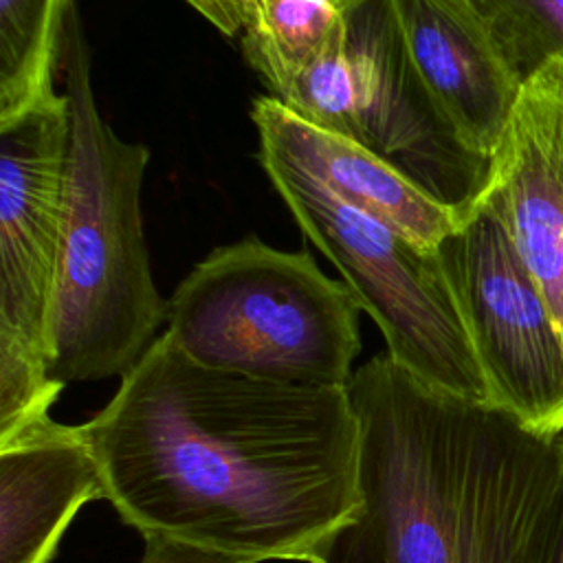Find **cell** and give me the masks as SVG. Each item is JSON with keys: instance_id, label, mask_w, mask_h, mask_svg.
Returning <instances> with one entry per match:
<instances>
[{"instance_id": "6da1fadb", "label": "cell", "mask_w": 563, "mask_h": 563, "mask_svg": "<svg viewBox=\"0 0 563 563\" xmlns=\"http://www.w3.org/2000/svg\"><path fill=\"white\" fill-rule=\"evenodd\" d=\"M81 431L106 499L141 537L306 563L361 501L347 387L213 369L165 332Z\"/></svg>"}, {"instance_id": "7a4b0ae2", "label": "cell", "mask_w": 563, "mask_h": 563, "mask_svg": "<svg viewBox=\"0 0 563 563\" xmlns=\"http://www.w3.org/2000/svg\"><path fill=\"white\" fill-rule=\"evenodd\" d=\"M358 508L306 563H543L563 433L438 391L387 352L354 369Z\"/></svg>"}, {"instance_id": "3957f363", "label": "cell", "mask_w": 563, "mask_h": 563, "mask_svg": "<svg viewBox=\"0 0 563 563\" xmlns=\"http://www.w3.org/2000/svg\"><path fill=\"white\" fill-rule=\"evenodd\" d=\"M59 70L70 139L48 374L68 385L125 376L161 336L167 299L154 284L143 231L141 191L150 150L123 141L101 117L75 2L66 11Z\"/></svg>"}, {"instance_id": "277c9868", "label": "cell", "mask_w": 563, "mask_h": 563, "mask_svg": "<svg viewBox=\"0 0 563 563\" xmlns=\"http://www.w3.org/2000/svg\"><path fill=\"white\" fill-rule=\"evenodd\" d=\"M361 306L308 251L249 235L213 249L167 299L165 334L196 363L253 378L347 387Z\"/></svg>"}, {"instance_id": "5b68a950", "label": "cell", "mask_w": 563, "mask_h": 563, "mask_svg": "<svg viewBox=\"0 0 563 563\" xmlns=\"http://www.w3.org/2000/svg\"><path fill=\"white\" fill-rule=\"evenodd\" d=\"M260 163L299 229L374 319L387 354L438 391L493 405L438 249L343 202L299 167L262 152Z\"/></svg>"}, {"instance_id": "8992f818", "label": "cell", "mask_w": 563, "mask_h": 563, "mask_svg": "<svg viewBox=\"0 0 563 563\" xmlns=\"http://www.w3.org/2000/svg\"><path fill=\"white\" fill-rule=\"evenodd\" d=\"M68 99L55 92L0 123V444L51 418L66 385L48 374Z\"/></svg>"}, {"instance_id": "52a82bcc", "label": "cell", "mask_w": 563, "mask_h": 563, "mask_svg": "<svg viewBox=\"0 0 563 563\" xmlns=\"http://www.w3.org/2000/svg\"><path fill=\"white\" fill-rule=\"evenodd\" d=\"M493 405L543 435L563 433V339L488 194L438 244Z\"/></svg>"}, {"instance_id": "ba28073f", "label": "cell", "mask_w": 563, "mask_h": 563, "mask_svg": "<svg viewBox=\"0 0 563 563\" xmlns=\"http://www.w3.org/2000/svg\"><path fill=\"white\" fill-rule=\"evenodd\" d=\"M352 73L356 143L440 205L466 216L490 180L416 70L389 0H334Z\"/></svg>"}, {"instance_id": "9c48e42d", "label": "cell", "mask_w": 563, "mask_h": 563, "mask_svg": "<svg viewBox=\"0 0 563 563\" xmlns=\"http://www.w3.org/2000/svg\"><path fill=\"white\" fill-rule=\"evenodd\" d=\"M486 189L563 339V64L519 90Z\"/></svg>"}, {"instance_id": "30bf717a", "label": "cell", "mask_w": 563, "mask_h": 563, "mask_svg": "<svg viewBox=\"0 0 563 563\" xmlns=\"http://www.w3.org/2000/svg\"><path fill=\"white\" fill-rule=\"evenodd\" d=\"M431 97L475 152L493 156L519 86L468 0H389Z\"/></svg>"}, {"instance_id": "8fae6325", "label": "cell", "mask_w": 563, "mask_h": 563, "mask_svg": "<svg viewBox=\"0 0 563 563\" xmlns=\"http://www.w3.org/2000/svg\"><path fill=\"white\" fill-rule=\"evenodd\" d=\"M251 119L262 154L303 169L343 202L391 224L427 249H438L464 220L378 154L299 119L271 95L253 101Z\"/></svg>"}, {"instance_id": "7c38bea8", "label": "cell", "mask_w": 563, "mask_h": 563, "mask_svg": "<svg viewBox=\"0 0 563 563\" xmlns=\"http://www.w3.org/2000/svg\"><path fill=\"white\" fill-rule=\"evenodd\" d=\"M95 499L106 490L81 424L48 418L0 444V563H53Z\"/></svg>"}, {"instance_id": "4fadbf2b", "label": "cell", "mask_w": 563, "mask_h": 563, "mask_svg": "<svg viewBox=\"0 0 563 563\" xmlns=\"http://www.w3.org/2000/svg\"><path fill=\"white\" fill-rule=\"evenodd\" d=\"M238 35L273 99L343 35L334 0H242Z\"/></svg>"}, {"instance_id": "5bb4252c", "label": "cell", "mask_w": 563, "mask_h": 563, "mask_svg": "<svg viewBox=\"0 0 563 563\" xmlns=\"http://www.w3.org/2000/svg\"><path fill=\"white\" fill-rule=\"evenodd\" d=\"M519 88L563 64V0H468Z\"/></svg>"}, {"instance_id": "9a60e30c", "label": "cell", "mask_w": 563, "mask_h": 563, "mask_svg": "<svg viewBox=\"0 0 563 563\" xmlns=\"http://www.w3.org/2000/svg\"><path fill=\"white\" fill-rule=\"evenodd\" d=\"M299 119L356 141L354 92L343 35L308 64L277 99Z\"/></svg>"}, {"instance_id": "2e32d148", "label": "cell", "mask_w": 563, "mask_h": 563, "mask_svg": "<svg viewBox=\"0 0 563 563\" xmlns=\"http://www.w3.org/2000/svg\"><path fill=\"white\" fill-rule=\"evenodd\" d=\"M139 563H253L249 559L167 534H143Z\"/></svg>"}, {"instance_id": "e0dca14e", "label": "cell", "mask_w": 563, "mask_h": 563, "mask_svg": "<svg viewBox=\"0 0 563 563\" xmlns=\"http://www.w3.org/2000/svg\"><path fill=\"white\" fill-rule=\"evenodd\" d=\"M543 563H563V490H561V501H559V510H556V519L552 526Z\"/></svg>"}]
</instances>
